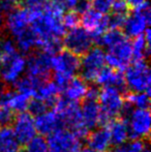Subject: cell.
<instances>
[{
	"label": "cell",
	"instance_id": "cell-17",
	"mask_svg": "<svg viewBox=\"0 0 151 152\" xmlns=\"http://www.w3.org/2000/svg\"><path fill=\"white\" fill-rule=\"evenodd\" d=\"M80 15V23L82 24L83 28L86 29L92 35L94 40H97V38L104 32L109 29L107 15L101 14L97 10H93L91 6H89Z\"/></svg>",
	"mask_w": 151,
	"mask_h": 152
},
{
	"label": "cell",
	"instance_id": "cell-38",
	"mask_svg": "<svg viewBox=\"0 0 151 152\" xmlns=\"http://www.w3.org/2000/svg\"><path fill=\"white\" fill-rule=\"evenodd\" d=\"M78 152H95V151L92 150L90 147L87 146V147H81V148L78 150Z\"/></svg>",
	"mask_w": 151,
	"mask_h": 152
},
{
	"label": "cell",
	"instance_id": "cell-24",
	"mask_svg": "<svg viewBox=\"0 0 151 152\" xmlns=\"http://www.w3.org/2000/svg\"><path fill=\"white\" fill-rule=\"evenodd\" d=\"M97 85L104 87H115L122 89L124 86V79L120 70L114 69L112 67H104L101 72L95 78Z\"/></svg>",
	"mask_w": 151,
	"mask_h": 152
},
{
	"label": "cell",
	"instance_id": "cell-25",
	"mask_svg": "<svg viewBox=\"0 0 151 152\" xmlns=\"http://www.w3.org/2000/svg\"><path fill=\"white\" fill-rule=\"evenodd\" d=\"M21 145L12 126L0 125V152H21Z\"/></svg>",
	"mask_w": 151,
	"mask_h": 152
},
{
	"label": "cell",
	"instance_id": "cell-12",
	"mask_svg": "<svg viewBox=\"0 0 151 152\" xmlns=\"http://www.w3.org/2000/svg\"><path fill=\"white\" fill-rule=\"evenodd\" d=\"M63 37V45L67 51L82 56L93 47L94 38L83 27L77 26L65 31Z\"/></svg>",
	"mask_w": 151,
	"mask_h": 152
},
{
	"label": "cell",
	"instance_id": "cell-11",
	"mask_svg": "<svg viewBox=\"0 0 151 152\" xmlns=\"http://www.w3.org/2000/svg\"><path fill=\"white\" fill-rule=\"evenodd\" d=\"M97 93L98 91H96V89L89 87L86 97L83 99L84 102L80 107L82 123L88 130L97 127L105 122L103 113L97 102Z\"/></svg>",
	"mask_w": 151,
	"mask_h": 152
},
{
	"label": "cell",
	"instance_id": "cell-40",
	"mask_svg": "<svg viewBox=\"0 0 151 152\" xmlns=\"http://www.w3.org/2000/svg\"><path fill=\"white\" fill-rule=\"evenodd\" d=\"M3 91H4V90H3V89H2V88H1V87H0V97H1L2 93H3Z\"/></svg>",
	"mask_w": 151,
	"mask_h": 152
},
{
	"label": "cell",
	"instance_id": "cell-6",
	"mask_svg": "<svg viewBox=\"0 0 151 152\" xmlns=\"http://www.w3.org/2000/svg\"><path fill=\"white\" fill-rule=\"evenodd\" d=\"M97 102L103 113L105 122L117 118L125 109V97L121 89L115 87H104L97 93Z\"/></svg>",
	"mask_w": 151,
	"mask_h": 152
},
{
	"label": "cell",
	"instance_id": "cell-30",
	"mask_svg": "<svg viewBox=\"0 0 151 152\" xmlns=\"http://www.w3.org/2000/svg\"><path fill=\"white\" fill-rule=\"evenodd\" d=\"M145 143L142 140L133 139L131 141H126L123 144L119 145L115 152H141L145 148Z\"/></svg>",
	"mask_w": 151,
	"mask_h": 152
},
{
	"label": "cell",
	"instance_id": "cell-37",
	"mask_svg": "<svg viewBox=\"0 0 151 152\" xmlns=\"http://www.w3.org/2000/svg\"><path fill=\"white\" fill-rule=\"evenodd\" d=\"M3 38L0 36V66L2 63V59H3Z\"/></svg>",
	"mask_w": 151,
	"mask_h": 152
},
{
	"label": "cell",
	"instance_id": "cell-22",
	"mask_svg": "<svg viewBox=\"0 0 151 152\" xmlns=\"http://www.w3.org/2000/svg\"><path fill=\"white\" fill-rule=\"evenodd\" d=\"M60 91L61 87L55 81L51 82V81L47 80L38 85L34 96L32 98L40 100L50 108V107L54 106L57 100L59 99Z\"/></svg>",
	"mask_w": 151,
	"mask_h": 152
},
{
	"label": "cell",
	"instance_id": "cell-16",
	"mask_svg": "<svg viewBox=\"0 0 151 152\" xmlns=\"http://www.w3.org/2000/svg\"><path fill=\"white\" fill-rule=\"evenodd\" d=\"M51 56L44 52L33 53L27 59V76L42 83L49 80L51 74Z\"/></svg>",
	"mask_w": 151,
	"mask_h": 152
},
{
	"label": "cell",
	"instance_id": "cell-33",
	"mask_svg": "<svg viewBox=\"0 0 151 152\" xmlns=\"http://www.w3.org/2000/svg\"><path fill=\"white\" fill-rule=\"evenodd\" d=\"M79 23H80V16L75 10H71V12L63 15V24H64L66 30L79 26Z\"/></svg>",
	"mask_w": 151,
	"mask_h": 152
},
{
	"label": "cell",
	"instance_id": "cell-3",
	"mask_svg": "<svg viewBox=\"0 0 151 152\" xmlns=\"http://www.w3.org/2000/svg\"><path fill=\"white\" fill-rule=\"evenodd\" d=\"M79 68V56L71 53L69 51H58L51 56V72H53L55 82L60 87L77 76Z\"/></svg>",
	"mask_w": 151,
	"mask_h": 152
},
{
	"label": "cell",
	"instance_id": "cell-19",
	"mask_svg": "<svg viewBox=\"0 0 151 152\" xmlns=\"http://www.w3.org/2000/svg\"><path fill=\"white\" fill-rule=\"evenodd\" d=\"M61 90L63 93V98L78 104L79 102L86 97L89 86L84 79L76 76L67 81L66 83H64L61 86Z\"/></svg>",
	"mask_w": 151,
	"mask_h": 152
},
{
	"label": "cell",
	"instance_id": "cell-28",
	"mask_svg": "<svg viewBox=\"0 0 151 152\" xmlns=\"http://www.w3.org/2000/svg\"><path fill=\"white\" fill-rule=\"evenodd\" d=\"M39 84H42V83L38 82L36 80H34V79L31 78V77L23 76L22 78L15 84V86H16V90L22 92V93L26 94V95H28L29 97L32 98L33 96H34L35 91H36V89Z\"/></svg>",
	"mask_w": 151,
	"mask_h": 152
},
{
	"label": "cell",
	"instance_id": "cell-27",
	"mask_svg": "<svg viewBox=\"0 0 151 152\" xmlns=\"http://www.w3.org/2000/svg\"><path fill=\"white\" fill-rule=\"evenodd\" d=\"M149 104L150 97L147 92H131L125 97V104H128L131 109L148 108Z\"/></svg>",
	"mask_w": 151,
	"mask_h": 152
},
{
	"label": "cell",
	"instance_id": "cell-13",
	"mask_svg": "<svg viewBox=\"0 0 151 152\" xmlns=\"http://www.w3.org/2000/svg\"><path fill=\"white\" fill-rule=\"evenodd\" d=\"M131 138L144 140L148 138L151 129V115L148 108L131 109L125 119Z\"/></svg>",
	"mask_w": 151,
	"mask_h": 152
},
{
	"label": "cell",
	"instance_id": "cell-5",
	"mask_svg": "<svg viewBox=\"0 0 151 152\" xmlns=\"http://www.w3.org/2000/svg\"><path fill=\"white\" fill-rule=\"evenodd\" d=\"M54 110L57 112L62 126H67L75 132L81 139L88 134V129L84 126L81 119L80 107L77 102H69L65 98H59L54 104Z\"/></svg>",
	"mask_w": 151,
	"mask_h": 152
},
{
	"label": "cell",
	"instance_id": "cell-18",
	"mask_svg": "<svg viewBox=\"0 0 151 152\" xmlns=\"http://www.w3.org/2000/svg\"><path fill=\"white\" fill-rule=\"evenodd\" d=\"M31 97L15 89L14 91H3L0 97V104L12 113H21L28 110Z\"/></svg>",
	"mask_w": 151,
	"mask_h": 152
},
{
	"label": "cell",
	"instance_id": "cell-29",
	"mask_svg": "<svg viewBox=\"0 0 151 152\" xmlns=\"http://www.w3.org/2000/svg\"><path fill=\"white\" fill-rule=\"evenodd\" d=\"M23 152H49L47 140L44 137L36 136L25 144Z\"/></svg>",
	"mask_w": 151,
	"mask_h": 152
},
{
	"label": "cell",
	"instance_id": "cell-7",
	"mask_svg": "<svg viewBox=\"0 0 151 152\" xmlns=\"http://www.w3.org/2000/svg\"><path fill=\"white\" fill-rule=\"evenodd\" d=\"M150 21L151 14L148 2L135 7L133 12L126 16L122 26L125 36L135 38L145 34L149 29Z\"/></svg>",
	"mask_w": 151,
	"mask_h": 152
},
{
	"label": "cell",
	"instance_id": "cell-23",
	"mask_svg": "<svg viewBox=\"0 0 151 152\" xmlns=\"http://www.w3.org/2000/svg\"><path fill=\"white\" fill-rule=\"evenodd\" d=\"M108 132H109L110 138H111L112 144L119 146L126 141L129 140L131 134H129L128 126L126 120L121 118H114L108 121Z\"/></svg>",
	"mask_w": 151,
	"mask_h": 152
},
{
	"label": "cell",
	"instance_id": "cell-39",
	"mask_svg": "<svg viewBox=\"0 0 151 152\" xmlns=\"http://www.w3.org/2000/svg\"><path fill=\"white\" fill-rule=\"evenodd\" d=\"M141 152H150V150H149V148H148L147 146H145V148H144Z\"/></svg>",
	"mask_w": 151,
	"mask_h": 152
},
{
	"label": "cell",
	"instance_id": "cell-10",
	"mask_svg": "<svg viewBox=\"0 0 151 152\" xmlns=\"http://www.w3.org/2000/svg\"><path fill=\"white\" fill-rule=\"evenodd\" d=\"M106 54V63L117 70L125 69L131 61L133 60L131 52V44L128 42L126 36L121 38L117 42L107 48Z\"/></svg>",
	"mask_w": 151,
	"mask_h": 152
},
{
	"label": "cell",
	"instance_id": "cell-2",
	"mask_svg": "<svg viewBox=\"0 0 151 152\" xmlns=\"http://www.w3.org/2000/svg\"><path fill=\"white\" fill-rule=\"evenodd\" d=\"M3 59L0 66V80L5 85H15L26 72L27 59L19 52L12 39L3 38Z\"/></svg>",
	"mask_w": 151,
	"mask_h": 152
},
{
	"label": "cell",
	"instance_id": "cell-20",
	"mask_svg": "<svg viewBox=\"0 0 151 152\" xmlns=\"http://www.w3.org/2000/svg\"><path fill=\"white\" fill-rule=\"evenodd\" d=\"M37 132L42 136H49L58 128L63 127L61 120L54 109H48L44 113L34 117Z\"/></svg>",
	"mask_w": 151,
	"mask_h": 152
},
{
	"label": "cell",
	"instance_id": "cell-26",
	"mask_svg": "<svg viewBox=\"0 0 151 152\" xmlns=\"http://www.w3.org/2000/svg\"><path fill=\"white\" fill-rule=\"evenodd\" d=\"M150 46V31L148 29L145 34L135 37L131 42V52L133 57L136 60H145L146 57L149 55Z\"/></svg>",
	"mask_w": 151,
	"mask_h": 152
},
{
	"label": "cell",
	"instance_id": "cell-15",
	"mask_svg": "<svg viewBox=\"0 0 151 152\" xmlns=\"http://www.w3.org/2000/svg\"><path fill=\"white\" fill-rule=\"evenodd\" d=\"M12 129L21 144H26L34 137H36L37 130L35 126L34 116L31 113L27 111L18 113V115L12 118Z\"/></svg>",
	"mask_w": 151,
	"mask_h": 152
},
{
	"label": "cell",
	"instance_id": "cell-32",
	"mask_svg": "<svg viewBox=\"0 0 151 152\" xmlns=\"http://www.w3.org/2000/svg\"><path fill=\"white\" fill-rule=\"evenodd\" d=\"M80 1L81 0H52V3L60 8L62 12H76Z\"/></svg>",
	"mask_w": 151,
	"mask_h": 152
},
{
	"label": "cell",
	"instance_id": "cell-9",
	"mask_svg": "<svg viewBox=\"0 0 151 152\" xmlns=\"http://www.w3.org/2000/svg\"><path fill=\"white\" fill-rule=\"evenodd\" d=\"M106 54L101 48H91L88 52L82 55V59H80L81 78L84 79L86 82L95 81L97 75L101 72L104 67H106Z\"/></svg>",
	"mask_w": 151,
	"mask_h": 152
},
{
	"label": "cell",
	"instance_id": "cell-34",
	"mask_svg": "<svg viewBox=\"0 0 151 152\" xmlns=\"http://www.w3.org/2000/svg\"><path fill=\"white\" fill-rule=\"evenodd\" d=\"M14 113L0 104V125H8L14 118Z\"/></svg>",
	"mask_w": 151,
	"mask_h": 152
},
{
	"label": "cell",
	"instance_id": "cell-41",
	"mask_svg": "<svg viewBox=\"0 0 151 152\" xmlns=\"http://www.w3.org/2000/svg\"><path fill=\"white\" fill-rule=\"evenodd\" d=\"M5 1H16V0H5Z\"/></svg>",
	"mask_w": 151,
	"mask_h": 152
},
{
	"label": "cell",
	"instance_id": "cell-35",
	"mask_svg": "<svg viewBox=\"0 0 151 152\" xmlns=\"http://www.w3.org/2000/svg\"><path fill=\"white\" fill-rule=\"evenodd\" d=\"M24 2L28 7H40L48 2V0H20Z\"/></svg>",
	"mask_w": 151,
	"mask_h": 152
},
{
	"label": "cell",
	"instance_id": "cell-1",
	"mask_svg": "<svg viewBox=\"0 0 151 152\" xmlns=\"http://www.w3.org/2000/svg\"><path fill=\"white\" fill-rule=\"evenodd\" d=\"M29 8L30 27L36 37L37 47L42 52L54 55L60 51L61 37L66 31L63 24V12L52 2H47L40 7Z\"/></svg>",
	"mask_w": 151,
	"mask_h": 152
},
{
	"label": "cell",
	"instance_id": "cell-31",
	"mask_svg": "<svg viewBox=\"0 0 151 152\" xmlns=\"http://www.w3.org/2000/svg\"><path fill=\"white\" fill-rule=\"evenodd\" d=\"M116 0H91L90 6L104 15L110 14Z\"/></svg>",
	"mask_w": 151,
	"mask_h": 152
},
{
	"label": "cell",
	"instance_id": "cell-8",
	"mask_svg": "<svg viewBox=\"0 0 151 152\" xmlns=\"http://www.w3.org/2000/svg\"><path fill=\"white\" fill-rule=\"evenodd\" d=\"M82 139L66 127L58 128L50 134L47 139L49 152H78L82 147Z\"/></svg>",
	"mask_w": 151,
	"mask_h": 152
},
{
	"label": "cell",
	"instance_id": "cell-14",
	"mask_svg": "<svg viewBox=\"0 0 151 152\" xmlns=\"http://www.w3.org/2000/svg\"><path fill=\"white\" fill-rule=\"evenodd\" d=\"M31 12L29 7H16L6 14L4 19V26L12 38L30 28Z\"/></svg>",
	"mask_w": 151,
	"mask_h": 152
},
{
	"label": "cell",
	"instance_id": "cell-21",
	"mask_svg": "<svg viewBox=\"0 0 151 152\" xmlns=\"http://www.w3.org/2000/svg\"><path fill=\"white\" fill-rule=\"evenodd\" d=\"M86 137L88 147L95 152H107L113 145L107 126H97Z\"/></svg>",
	"mask_w": 151,
	"mask_h": 152
},
{
	"label": "cell",
	"instance_id": "cell-36",
	"mask_svg": "<svg viewBox=\"0 0 151 152\" xmlns=\"http://www.w3.org/2000/svg\"><path fill=\"white\" fill-rule=\"evenodd\" d=\"M125 2L127 3V5L128 6H131V7H138V6L142 5V4L146 3V2H148L147 0H124Z\"/></svg>",
	"mask_w": 151,
	"mask_h": 152
},
{
	"label": "cell",
	"instance_id": "cell-4",
	"mask_svg": "<svg viewBox=\"0 0 151 152\" xmlns=\"http://www.w3.org/2000/svg\"><path fill=\"white\" fill-rule=\"evenodd\" d=\"M124 85L131 92H147L151 86V72L145 60H136L131 63L123 75Z\"/></svg>",
	"mask_w": 151,
	"mask_h": 152
}]
</instances>
